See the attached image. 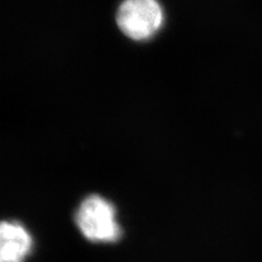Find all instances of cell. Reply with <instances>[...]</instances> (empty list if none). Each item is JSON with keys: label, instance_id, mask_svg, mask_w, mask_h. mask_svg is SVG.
Masks as SVG:
<instances>
[{"label": "cell", "instance_id": "6da1fadb", "mask_svg": "<svg viewBox=\"0 0 262 262\" xmlns=\"http://www.w3.org/2000/svg\"><path fill=\"white\" fill-rule=\"evenodd\" d=\"M73 220L81 235L93 244H115L122 237L116 207L101 194L85 195L76 209Z\"/></svg>", "mask_w": 262, "mask_h": 262}, {"label": "cell", "instance_id": "3957f363", "mask_svg": "<svg viewBox=\"0 0 262 262\" xmlns=\"http://www.w3.org/2000/svg\"><path fill=\"white\" fill-rule=\"evenodd\" d=\"M33 250V238L19 221H3L0 225V262H26Z\"/></svg>", "mask_w": 262, "mask_h": 262}, {"label": "cell", "instance_id": "7a4b0ae2", "mask_svg": "<svg viewBox=\"0 0 262 262\" xmlns=\"http://www.w3.org/2000/svg\"><path fill=\"white\" fill-rule=\"evenodd\" d=\"M163 10L157 0H125L116 14L121 32L131 39L152 37L163 24Z\"/></svg>", "mask_w": 262, "mask_h": 262}]
</instances>
